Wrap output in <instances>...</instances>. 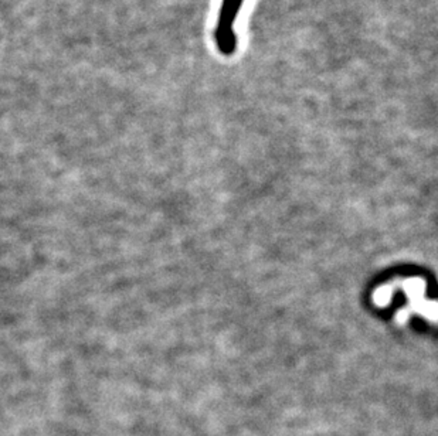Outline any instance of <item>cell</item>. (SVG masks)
<instances>
[{
	"mask_svg": "<svg viewBox=\"0 0 438 436\" xmlns=\"http://www.w3.org/2000/svg\"><path fill=\"white\" fill-rule=\"evenodd\" d=\"M244 0H223L214 30V43L220 54L230 57L237 51L238 39L234 29Z\"/></svg>",
	"mask_w": 438,
	"mask_h": 436,
	"instance_id": "6da1fadb",
	"label": "cell"
}]
</instances>
